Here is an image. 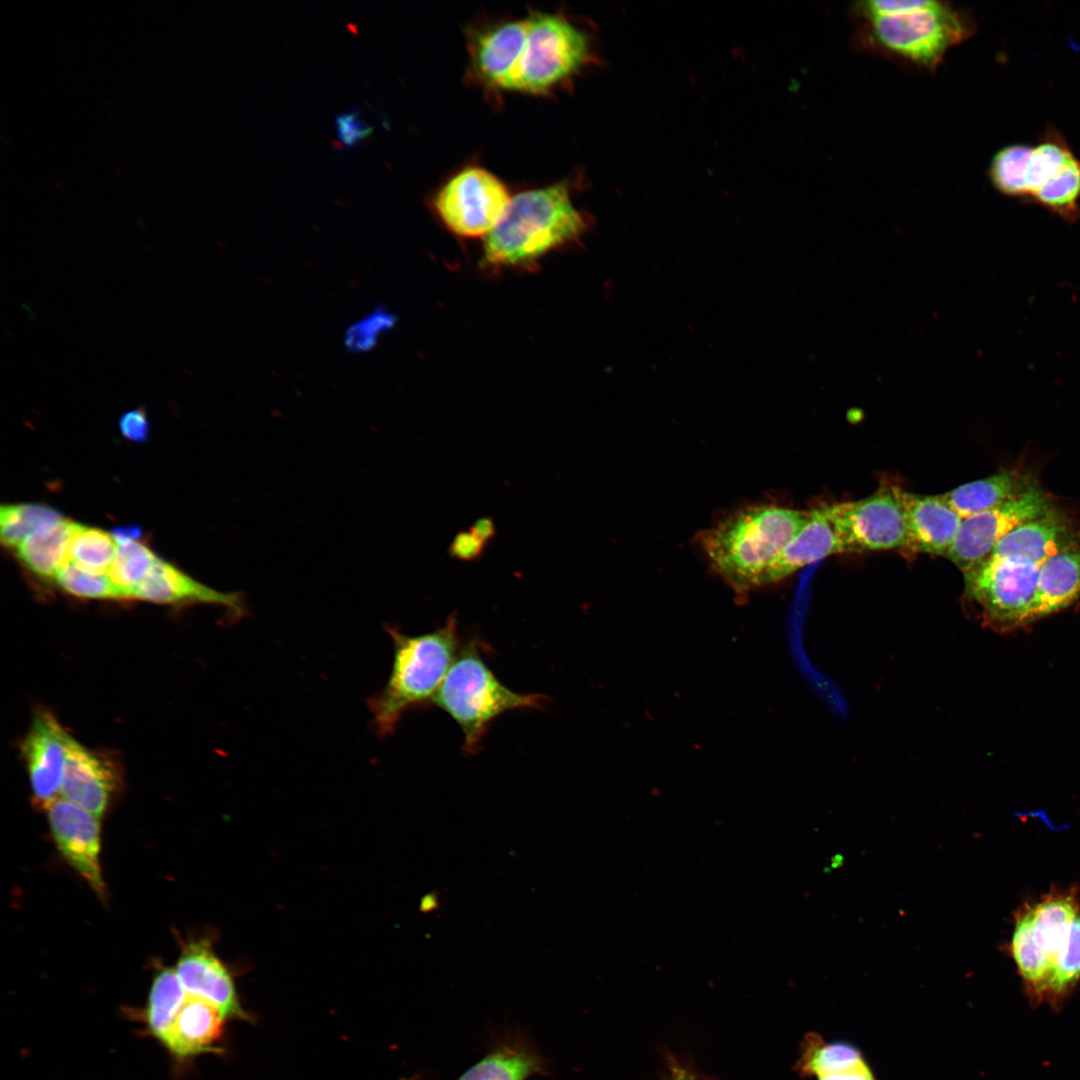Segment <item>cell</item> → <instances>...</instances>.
Here are the masks:
<instances>
[{
  "label": "cell",
  "mask_w": 1080,
  "mask_h": 1080,
  "mask_svg": "<svg viewBox=\"0 0 1080 1080\" xmlns=\"http://www.w3.org/2000/svg\"><path fill=\"white\" fill-rule=\"evenodd\" d=\"M850 15L859 48L926 72L976 31L973 16L945 1H858Z\"/></svg>",
  "instance_id": "cell-1"
},
{
  "label": "cell",
  "mask_w": 1080,
  "mask_h": 1080,
  "mask_svg": "<svg viewBox=\"0 0 1080 1080\" xmlns=\"http://www.w3.org/2000/svg\"><path fill=\"white\" fill-rule=\"evenodd\" d=\"M809 511L750 505L699 535L712 569L738 595L762 588L772 562L808 519Z\"/></svg>",
  "instance_id": "cell-2"
},
{
  "label": "cell",
  "mask_w": 1080,
  "mask_h": 1080,
  "mask_svg": "<svg viewBox=\"0 0 1080 1080\" xmlns=\"http://www.w3.org/2000/svg\"><path fill=\"white\" fill-rule=\"evenodd\" d=\"M588 228L567 182L522 191L485 237L484 261L497 267L533 264L550 251L579 239Z\"/></svg>",
  "instance_id": "cell-3"
},
{
  "label": "cell",
  "mask_w": 1080,
  "mask_h": 1080,
  "mask_svg": "<svg viewBox=\"0 0 1080 1080\" xmlns=\"http://www.w3.org/2000/svg\"><path fill=\"white\" fill-rule=\"evenodd\" d=\"M386 631L394 647L391 673L381 692L368 699L382 737L394 732L407 710L431 705L463 643L456 613L428 633L405 635L394 626H386Z\"/></svg>",
  "instance_id": "cell-4"
},
{
  "label": "cell",
  "mask_w": 1080,
  "mask_h": 1080,
  "mask_svg": "<svg viewBox=\"0 0 1080 1080\" xmlns=\"http://www.w3.org/2000/svg\"><path fill=\"white\" fill-rule=\"evenodd\" d=\"M487 648L478 638L464 641L431 702L460 727L463 748L469 754L480 750L483 737L500 715L542 709L548 700L545 695L519 693L501 683L484 660Z\"/></svg>",
  "instance_id": "cell-5"
},
{
  "label": "cell",
  "mask_w": 1080,
  "mask_h": 1080,
  "mask_svg": "<svg viewBox=\"0 0 1080 1080\" xmlns=\"http://www.w3.org/2000/svg\"><path fill=\"white\" fill-rule=\"evenodd\" d=\"M510 92L547 96L600 62L592 32L561 11H532Z\"/></svg>",
  "instance_id": "cell-6"
},
{
  "label": "cell",
  "mask_w": 1080,
  "mask_h": 1080,
  "mask_svg": "<svg viewBox=\"0 0 1080 1080\" xmlns=\"http://www.w3.org/2000/svg\"><path fill=\"white\" fill-rule=\"evenodd\" d=\"M1042 564L1018 557H987L963 574L965 596L979 608L984 625L1003 631L1024 624Z\"/></svg>",
  "instance_id": "cell-7"
},
{
  "label": "cell",
  "mask_w": 1080,
  "mask_h": 1080,
  "mask_svg": "<svg viewBox=\"0 0 1080 1080\" xmlns=\"http://www.w3.org/2000/svg\"><path fill=\"white\" fill-rule=\"evenodd\" d=\"M512 196L495 174L481 166L456 171L433 193V212L461 237H487L502 218Z\"/></svg>",
  "instance_id": "cell-8"
},
{
  "label": "cell",
  "mask_w": 1080,
  "mask_h": 1080,
  "mask_svg": "<svg viewBox=\"0 0 1080 1080\" xmlns=\"http://www.w3.org/2000/svg\"><path fill=\"white\" fill-rule=\"evenodd\" d=\"M836 533L840 552H869L904 548L907 528L896 486L872 495L823 506Z\"/></svg>",
  "instance_id": "cell-9"
},
{
  "label": "cell",
  "mask_w": 1080,
  "mask_h": 1080,
  "mask_svg": "<svg viewBox=\"0 0 1080 1080\" xmlns=\"http://www.w3.org/2000/svg\"><path fill=\"white\" fill-rule=\"evenodd\" d=\"M1052 506L1049 497L1035 485L1002 505L962 518L946 558L964 574L982 563L1007 533Z\"/></svg>",
  "instance_id": "cell-10"
},
{
  "label": "cell",
  "mask_w": 1080,
  "mask_h": 1080,
  "mask_svg": "<svg viewBox=\"0 0 1080 1080\" xmlns=\"http://www.w3.org/2000/svg\"><path fill=\"white\" fill-rule=\"evenodd\" d=\"M526 34V17L472 25L466 32L472 81L488 92L510 91Z\"/></svg>",
  "instance_id": "cell-11"
},
{
  "label": "cell",
  "mask_w": 1080,
  "mask_h": 1080,
  "mask_svg": "<svg viewBox=\"0 0 1080 1080\" xmlns=\"http://www.w3.org/2000/svg\"><path fill=\"white\" fill-rule=\"evenodd\" d=\"M52 835L63 858L104 898L100 867V818L58 797L46 808Z\"/></svg>",
  "instance_id": "cell-12"
},
{
  "label": "cell",
  "mask_w": 1080,
  "mask_h": 1080,
  "mask_svg": "<svg viewBox=\"0 0 1080 1080\" xmlns=\"http://www.w3.org/2000/svg\"><path fill=\"white\" fill-rule=\"evenodd\" d=\"M70 737L53 713L39 709L22 741L33 800L42 809L61 795Z\"/></svg>",
  "instance_id": "cell-13"
},
{
  "label": "cell",
  "mask_w": 1080,
  "mask_h": 1080,
  "mask_svg": "<svg viewBox=\"0 0 1080 1080\" xmlns=\"http://www.w3.org/2000/svg\"><path fill=\"white\" fill-rule=\"evenodd\" d=\"M119 784V768L110 758L70 737L61 797L100 818Z\"/></svg>",
  "instance_id": "cell-14"
},
{
  "label": "cell",
  "mask_w": 1080,
  "mask_h": 1080,
  "mask_svg": "<svg viewBox=\"0 0 1080 1080\" xmlns=\"http://www.w3.org/2000/svg\"><path fill=\"white\" fill-rule=\"evenodd\" d=\"M175 971L189 997L210 1003L224 1019H247L230 973L207 942L184 945Z\"/></svg>",
  "instance_id": "cell-15"
},
{
  "label": "cell",
  "mask_w": 1080,
  "mask_h": 1080,
  "mask_svg": "<svg viewBox=\"0 0 1080 1080\" xmlns=\"http://www.w3.org/2000/svg\"><path fill=\"white\" fill-rule=\"evenodd\" d=\"M131 599L159 604H212L226 607L232 616L247 613L241 594L208 587L158 557L151 570L132 592Z\"/></svg>",
  "instance_id": "cell-16"
},
{
  "label": "cell",
  "mask_w": 1080,
  "mask_h": 1080,
  "mask_svg": "<svg viewBox=\"0 0 1080 1080\" xmlns=\"http://www.w3.org/2000/svg\"><path fill=\"white\" fill-rule=\"evenodd\" d=\"M903 506L906 548L946 557L962 518L941 495H918L896 487Z\"/></svg>",
  "instance_id": "cell-17"
},
{
  "label": "cell",
  "mask_w": 1080,
  "mask_h": 1080,
  "mask_svg": "<svg viewBox=\"0 0 1080 1080\" xmlns=\"http://www.w3.org/2000/svg\"><path fill=\"white\" fill-rule=\"evenodd\" d=\"M1077 541L1070 519L1054 505L1041 516L1011 530L988 557H1018L1042 564L1048 557Z\"/></svg>",
  "instance_id": "cell-18"
},
{
  "label": "cell",
  "mask_w": 1080,
  "mask_h": 1080,
  "mask_svg": "<svg viewBox=\"0 0 1080 1080\" xmlns=\"http://www.w3.org/2000/svg\"><path fill=\"white\" fill-rule=\"evenodd\" d=\"M798 1072L816 1080H878L863 1052L845 1040H826L816 1032L806 1034Z\"/></svg>",
  "instance_id": "cell-19"
},
{
  "label": "cell",
  "mask_w": 1080,
  "mask_h": 1080,
  "mask_svg": "<svg viewBox=\"0 0 1080 1080\" xmlns=\"http://www.w3.org/2000/svg\"><path fill=\"white\" fill-rule=\"evenodd\" d=\"M841 553L834 528L823 507L808 519L766 570L762 587L778 583L797 570L829 555Z\"/></svg>",
  "instance_id": "cell-20"
},
{
  "label": "cell",
  "mask_w": 1080,
  "mask_h": 1080,
  "mask_svg": "<svg viewBox=\"0 0 1080 1080\" xmlns=\"http://www.w3.org/2000/svg\"><path fill=\"white\" fill-rule=\"evenodd\" d=\"M1080 596V545H1069L1041 565L1024 624L1067 607Z\"/></svg>",
  "instance_id": "cell-21"
},
{
  "label": "cell",
  "mask_w": 1080,
  "mask_h": 1080,
  "mask_svg": "<svg viewBox=\"0 0 1080 1080\" xmlns=\"http://www.w3.org/2000/svg\"><path fill=\"white\" fill-rule=\"evenodd\" d=\"M223 1020L213 1005L188 996L162 1043L178 1058L211 1051L223 1033Z\"/></svg>",
  "instance_id": "cell-22"
},
{
  "label": "cell",
  "mask_w": 1080,
  "mask_h": 1080,
  "mask_svg": "<svg viewBox=\"0 0 1080 1080\" xmlns=\"http://www.w3.org/2000/svg\"><path fill=\"white\" fill-rule=\"evenodd\" d=\"M1035 485L1029 474L1004 471L960 485L941 497L961 518H966L1015 499Z\"/></svg>",
  "instance_id": "cell-23"
},
{
  "label": "cell",
  "mask_w": 1080,
  "mask_h": 1080,
  "mask_svg": "<svg viewBox=\"0 0 1080 1080\" xmlns=\"http://www.w3.org/2000/svg\"><path fill=\"white\" fill-rule=\"evenodd\" d=\"M76 522L62 518L41 525L16 548V557L34 576L55 579L69 560Z\"/></svg>",
  "instance_id": "cell-24"
},
{
  "label": "cell",
  "mask_w": 1080,
  "mask_h": 1080,
  "mask_svg": "<svg viewBox=\"0 0 1080 1080\" xmlns=\"http://www.w3.org/2000/svg\"><path fill=\"white\" fill-rule=\"evenodd\" d=\"M1077 910L1073 896L1069 895L1050 897L1026 912L1032 939L1050 962L1052 970L1067 943Z\"/></svg>",
  "instance_id": "cell-25"
},
{
  "label": "cell",
  "mask_w": 1080,
  "mask_h": 1080,
  "mask_svg": "<svg viewBox=\"0 0 1080 1080\" xmlns=\"http://www.w3.org/2000/svg\"><path fill=\"white\" fill-rule=\"evenodd\" d=\"M1077 157L1062 134L1048 127L1038 143L1031 146L1025 167V198L1032 195L1049 180L1072 164Z\"/></svg>",
  "instance_id": "cell-26"
},
{
  "label": "cell",
  "mask_w": 1080,
  "mask_h": 1080,
  "mask_svg": "<svg viewBox=\"0 0 1080 1080\" xmlns=\"http://www.w3.org/2000/svg\"><path fill=\"white\" fill-rule=\"evenodd\" d=\"M188 998L176 971L161 969L154 977L145 1011L149 1031L161 1042Z\"/></svg>",
  "instance_id": "cell-27"
},
{
  "label": "cell",
  "mask_w": 1080,
  "mask_h": 1080,
  "mask_svg": "<svg viewBox=\"0 0 1080 1080\" xmlns=\"http://www.w3.org/2000/svg\"><path fill=\"white\" fill-rule=\"evenodd\" d=\"M1029 201L1047 209L1066 222L1080 217V159L1062 170L1037 190Z\"/></svg>",
  "instance_id": "cell-28"
},
{
  "label": "cell",
  "mask_w": 1080,
  "mask_h": 1080,
  "mask_svg": "<svg viewBox=\"0 0 1080 1080\" xmlns=\"http://www.w3.org/2000/svg\"><path fill=\"white\" fill-rule=\"evenodd\" d=\"M115 540L117 550L108 575L123 598L131 599L132 592L145 579L158 556L139 539Z\"/></svg>",
  "instance_id": "cell-29"
},
{
  "label": "cell",
  "mask_w": 1080,
  "mask_h": 1080,
  "mask_svg": "<svg viewBox=\"0 0 1080 1080\" xmlns=\"http://www.w3.org/2000/svg\"><path fill=\"white\" fill-rule=\"evenodd\" d=\"M117 543L112 534L76 523L69 548V560L79 567L108 572L116 555Z\"/></svg>",
  "instance_id": "cell-30"
},
{
  "label": "cell",
  "mask_w": 1080,
  "mask_h": 1080,
  "mask_svg": "<svg viewBox=\"0 0 1080 1080\" xmlns=\"http://www.w3.org/2000/svg\"><path fill=\"white\" fill-rule=\"evenodd\" d=\"M62 518L64 517L55 509L43 504L2 505L0 508L1 543L9 549H16L38 527Z\"/></svg>",
  "instance_id": "cell-31"
},
{
  "label": "cell",
  "mask_w": 1080,
  "mask_h": 1080,
  "mask_svg": "<svg viewBox=\"0 0 1080 1080\" xmlns=\"http://www.w3.org/2000/svg\"><path fill=\"white\" fill-rule=\"evenodd\" d=\"M539 1069L536 1057L523 1051H497L467 1070L459 1080H525Z\"/></svg>",
  "instance_id": "cell-32"
},
{
  "label": "cell",
  "mask_w": 1080,
  "mask_h": 1080,
  "mask_svg": "<svg viewBox=\"0 0 1080 1080\" xmlns=\"http://www.w3.org/2000/svg\"><path fill=\"white\" fill-rule=\"evenodd\" d=\"M1031 146L1012 144L1000 149L992 158L988 177L1000 193L1025 198V167Z\"/></svg>",
  "instance_id": "cell-33"
},
{
  "label": "cell",
  "mask_w": 1080,
  "mask_h": 1080,
  "mask_svg": "<svg viewBox=\"0 0 1080 1080\" xmlns=\"http://www.w3.org/2000/svg\"><path fill=\"white\" fill-rule=\"evenodd\" d=\"M1012 954L1025 980L1038 990H1045L1052 967L1046 956L1032 939L1027 913L1016 922L1012 937Z\"/></svg>",
  "instance_id": "cell-34"
},
{
  "label": "cell",
  "mask_w": 1080,
  "mask_h": 1080,
  "mask_svg": "<svg viewBox=\"0 0 1080 1080\" xmlns=\"http://www.w3.org/2000/svg\"><path fill=\"white\" fill-rule=\"evenodd\" d=\"M54 580L64 592L80 599H124L108 574L85 570L71 560Z\"/></svg>",
  "instance_id": "cell-35"
},
{
  "label": "cell",
  "mask_w": 1080,
  "mask_h": 1080,
  "mask_svg": "<svg viewBox=\"0 0 1080 1080\" xmlns=\"http://www.w3.org/2000/svg\"><path fill=\"white\" fill-rule=\"evenodd\" d=\"M1080 977V916L1071 925L1064 949L1058 955L1046 989L1059 993Z\"/></svg>",
  "instance_id": "cell-36"
},
{
  "label": "cell",
  "mask_w": 1080,
  "mask_h": 1080,
  "mask_svg": "<svg viewBox=\"0 0 1080 1080\" xmlns=\"http://www.w3.org/2000/svg\"><path fill=\"white\" fill-rule=\"evenodd\" d=\"M395 316L383 307L356 322L347 331L345 345L349 351L364 352L375 346L380 335L393 327Z\"/></svg>",
  "instance_id": "cell-37"
},
{
  "label": "cell",
  "mask_w": 1080,
  "mask_h": 1080,
  "mask_svg": "<svg viewBox=\"0 0 1080 1080\" xmlns=\"http://www.w3.org/2000/svg\"><path fill=\"white\" fill-rule=\"evenodd\" d=\"M119 429L127 440L143 443L149 438L150 422L143 407L134 408L119 418Z\"/></svg>",
  "instance_id": "cell-38"
},
{
  "label": "cell",
  "mask_w": 1080,
  "mask_h": 1080,
  "mask_svg": "<svg viewBox=\"0 0 1080 1080\" xmlns=\"http://www.w3.org/2000/svg\"><path fill=\"white\" fill-rule=\"evenodd\" d=\"M336 127L338 138L345 145H351L368 135L372 128L359 117V112L355 109L344 112L337 116Z\"/></svg>",
  "instance_id": "cell-39"
},
{
  "label": "cell",
  "mask_w": 1080,
  "mask_h": 1080,
  "mask_svg": "<svg viewBox=\"0 0 1080 1080\" xmlns=\"http://www.w3.org/2000/svg\"><path fill=\"white\" fill-rule=\"evenodd\" d=\"M485 542L471 530L458 533L450 545V553L459 560L477 559L483 552Z\"/></svg>",
  "instance_id": "cell-40"
},
{
  "label": "cell",
  "mask_w": 1080,
  "mask_h": 1080,
  "mask_svg": "<svg viewBox=\"0 0 1080 1080\" xmlns=\"http://www.w3.org/2000/svg\"><path fill=\"white\" fill-rule=\"evenodd\" d=\"M470 530L487 543L495 533V526L490 519L485 518L476 521Z\"/></svg>",
  "instance_id": "cell-41"
},
{
  "label": "cell",
  "mask_w": 1080,
  "mask_h": 1080,
  "mask_svg": "<svg viewBox=\"0 0 1080 1080\" xmlns=\"http://www.w3.org/2000/svg\"><path fill=\"white\" fill-rule=\"evenodd\" d=\"M111 534L115 539H139L142 535V529L136 525L117 527L111 531Z\"/></svg>",
  "instance_id": "cell-42"
},
{
  "label": "cell",
  "mask_w": 1080,
  "mask_h": 1080,
  "mask_svg": "<svg viewBox=\"0 0 1080 1080\" xmlns=\"http://www.w3.org/2000/svg\"><path fill=\"white\" fill-rule=\"evenodd\" d=\"M674 1080H693L685 1073H678Z\"/></svg>",
  "instance_id": "cell-43"
}]
</instances>
